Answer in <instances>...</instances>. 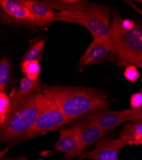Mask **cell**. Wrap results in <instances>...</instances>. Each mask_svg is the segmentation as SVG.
<instances>
[{
  "instance_id": "cell-22",
  "label": "cell",
  "mask_w": 142,
  "mask_h": 160,
  "mask_svg": "<svg viewBox=\"0 0 142 160\" xmlns=\"http://www.w3.org/2000/svg\"><path fill=\"white\" fill-rule=\"evenodd\" d=\"M131 122L142 123V106L137 110H135L130 119Z\"/></svg>"
},
{
  "instance_id": "cell-5",
  "label": "cell",
  "mask_w": 142,
  "mask_h": 160,
  "mask_svg": "<svg viewBox=\"0 0 142 160\" xmlns=\"http://www.w3.org/2000/svg\"><path fill=\"white\" fill-rule=\"evenodd\" d=\"M34 96L38 109V117L33 126L24 135L26 140L44 135L71 122L55 102L42 92H35Z\"/></svg>"
},
{
  "instance_id": "cell-25",
  "label": "cell",
  "mask_w": 142,
  "mask_h": 160,
  "mask_svg": "<svg viewBox=\"0 0 142 160\" xmlns=\"http://www.w3.org/2000/svg\"><path fill=\"white\" fill-rule=\"evenodd\" d=\"M136 65L138 67V68H140V69H142V62H139V63H137L136 64Z\"/></svg>"
},
{
  "instance_id": "cell-14",
  "label": "cell",
  "mask_w": 142,
  "mask_h": 160,
  "mask_svg": "<svg viewBox=\"0 0 142 160\" xmlns=\"http://www.w3.org/2000/svg\"><path fill=\"white\" fill-rule=\"evenodd\" d=\"M39 87L38 79L33 80L27 76L24 77L20 82V87L18 90L12 93L10 99V104L9 110L14 108L15 106L30 93L34 92Z\"/></svg>"
},
{
  "instance_id": "cell-29",
  "label": "cell",
  "mask_w": 142,
  "mask_h": 160,
  "mask_svg": "<svg viewBox=\"0 0 142 160\" xmlns=\"http://www.w3.org/2000/svg\"><path fill=\"white\" fill-rule=\"evenodd\" d=\"M141 93L142 94V88H141Z\"/></svg>"
},
{
  "instance_id": "cell-4",
  "label": "cell",
  "mask_w": 142,
  "mask_h": 160,
  "mask_svg": "<svg viewBox=\"0 0 142 160\" xmlns=\"http://www.w3.org/2000/svg\"><path fill=\"white\" fill-rule=\"evenodd\" d=\"M110 8L104 5L90 3L83 10H62L56 12V21L81 25L88 29L94 39L109 35Z\"/></svg>"
},
{
  "instance_id": "cell-3",
  "label": "cell",
  "mask_w": 142,
  "mask_h": 160,
  "mask_svg": "<svg viewBox=\"0 0 142 160\" xmlns=\"http://www.w3.org/2000/svg\"><path fill=\"white\" fill-rule=\"evenodd\" d=\"M34 93H30L8 110L4 123L0 126V143H5L24 135L33 126L38 117Z\"/></svg>"
},
{
  "instance_id": "cell-11",
  "label": "cell",
  "mask_w": 142,
  "mask_h": 160,
  "mask_svg": "<svg viewBox=\"0 0 142 160\" xmlns=\"http://www.w3.org/2000/svg\"><path fill=\"white\" fill-rule=\"evenodd\" d=\"M71 128L79 137L85 148L104 137L108 132L94 125L85 117L74 122Z\"/></svg>"
},
{
  "instance_id": "cell-19",
  "label": "cell",
  "mask_w": 142,
  "mask_h": 160,
  "mask_svg": "<svg viewBox=\"0 0 142 160\" xmlns=\"http://www.w3.org/2000/svg\"><path fill=\"white\" fill-rule=\"evenodd\" d=\"M10 104V97L5 92H0V126L4 123Z\"/></svg>"
},
{
  "instance_id": "cell-20",
  "label": "cell",
  "mask_w": 142,
  "mask_h": 160,
  "mask_svg": "<svg viewBox=\"0 0 142 160\" xmlns=\"http://www.w3.org/2000/svg\"><path fill=\"white\" fill-rule=\"evenodd\" d=\"M124 77L127 81L135 83L140 78V76L136 67L134 65H130L126 67L124 71Z\"/></svg>"
},
{
  "instance_id": "cell-28",
  "label": "cell",
  "mask_w": 142,
  "mask_h": 160,
  "mask_svg": "<svg viewBox=\"0 0 142 160\" xmlns=\"http://www.w3.org/2000/svg\"><path fill=\"white\" fill-rule=\"evenodd\" d=\"M2 16V12H1V9H0V18H1Z\"/></svg>"
},
{
  "instance_id": "cell-6",
  "label": "cell",
  "mask_w": 142,
  "mask_h": 160,
  "mask_svg": "<svg viewBox=\"0 0 142 160\" xmlns=\"http://www.w3.org/2000/svg\"><path fill=\"white\" fill-rule=\"evenodd\" d=\"M2 19L5 23L12 25H34L33 16L19 0H0Z\"/></svg>"
},
{
  "instance_id": "cell-1",
  "label": "cell",
  "mask_w": 142,
  "mask_h": 160,
  "mask_svg": "<svg viewBox=\"0 0 142 160\" xmlns=\"http://www.w3.org/2000/svg\"><path fill=\"white\" fill-rule=\"evenodd\" d=\"M42 92L52 99L71 121L109 106L105 94L95 88L61 85H44Z\"/></svg>"
},
{
  "instance_id": "cell-21",
  "label": "cell",
  "mask_w": 142,
  "mask_h": 160,
  "mask_svg": "<svg viewBox=\"0 0 142 160\" xmlns=\"http://www.w3.org/2000/svg\"><path fill=\"white\" fill-rule=\"evenodd\" d=\"M130 103L133 110H137L142 106V94L141 92H137L133 94L131 97Z\"/></svg>"
},
{
  "instance_id": "cell-2",
  "label": "cell",
  "mask_w": 142,
  "mask_h": 160,
  "mask_svg": "<svg viewBox=\"0 0 142 160\" xmlns=\"http://www.w3.org/2000/svg\"><path fill=\"white\" fill-rule=\"evenodd\" d=\"M109 37L112 43L111 62L127 67L142 62V22H135L131 30H123L112 21Z\"/></svg>"
},
{
  "instance_id": "cell-12",
  "label": "cell",
  "mask_w": 142,
  "mask_h": 160,
  "mask_svg": "<svg viewBox=\"0 0 142 160\" xmlns=\"http://www.w3.org/2000/svg\"><path fill=\"white\" fill-rule=\"evenodd\" d=\"M22 2L28 8L34 17V26L43 27L56 21V12L41 3L40 1L22 0Z\"/></svg>"
},
{
  "instance_id": "cell-24",
  "label": "cell",
  "mask_w": 142,
  "mask_h": 160,
  "mask_svg": "<svg viewBox=\"0 0 142 160\" xmlns=\"http://www.w3.org/2000/svg\"><path fill=\"white\" fill-rule=\"evenodd\" d=\"M8 149H9V148H7L6 149L3 150L2 152H0V160H11V159H9V158H4V156H5V154H6V152H7V151H8Z\"/></svg>"
},
{
  "instance_id": "cell-8",
  "label": "cell",
  "mask_w": 142,
  "mask_h": 160,
  "mask_svg": "<svg viewBox=\"0 0 142 160\" xmlns=\"http://www.w3.org/2000/svg\"><path fill=\"white\" fill-rule=\"evenodd\" d=\"M112 43L109 35L94 39L83 56L80 58V66H89L100 63L110 57Z\"/></svg>"
},
{
  "instance_id": "cell-17",
  "label": "cell",
  "mask_w": 142,
  "mask_h": 160,
  "mask_svg": "<svg viewBox=\"0 0 142 160\" xmlns=\"http://www.w3.org/2000/svg\"><path fill=\"white\" fill-rule=\"evenodd\" d=\"M10 64L8 57L0 60V92H5L10 78Z\"/></svg>"
},
{
  "instance_id": "cell-7",
  "label": "cell",
  "mask_w": 142,
  "mask_h": 160,
  "mask_svg": "<svg viewBox=\"0 0 142 160\" xmlns=\"http://www.w3.org/2000/svg\"><path fill=\"white\" fill-rule=\"evenodd\" d=\"M134 111L132 108L119 111L102 110L90 113L85 118L97 127L108 131L130 121Z\"/></svg>"
},
{
  "instance_id": "cell-13",
  "label": "cell",
  "mask_w": 142,
  "mask_h": 160,
  "mask_svg": "<svg viewBox=\"0 0 142 160\" xmlns=\"http://www.w3.org/2000/svg\"><path fill=\"white\" fill-rule=\"evenodd\" d=\"M120 139L124 145H142V123L125 124L120 131Z\"/></svg>"
},
{
  "instance_id": "cell-10",
  "label": "cell",
  "mask_w": 142,
  "mask_h": 160,
  "mask_svg": "<svg viewBox=\"0 0 142 160\" xmlns=\"http://www.w3.org/2000/svg\"><path fill=\"white\" fill-rule=\"evenodd\" d=\"M54 149L64 154L67 158H80L85 151L79 137L71 128H65L60 130L59 138Z\"/></svg>"
},
{
  "instance_id": "cell-27",
  "label": "cell",
  "mask_w": 142,
  "mask_h": 160,
  "mask_svg": "<svg viewBox=\"0 0 142 160\" xmlns=\"http://www.w3.org/2000/svg\"><path fill=\"white\" fill-rule=\"evenodd\" d=\"M136 2H138V3H140L142 5V0H138V1H136Z\"/></svg>"
},
{
  "instance_id": "cell-26",
  "label": "cell",
  "mask_w": 142,
  "mask_h": 160,
  "mask_svg": "<svg viewBox=\"0 0 142 160\" xmlns=\"http://www.w3.org/2000/svg\"><path fill=\"white\" fill-rule=\"evenodd\" d=\"M15 160H29V159L25 158H19V159H15ZM36 160H42V159H36Z\"/></svg>"
},
{
  "instance_id": "cell-23",
  "label": "cell",
  "mask_w": 142,
  "mask_h": 160,
  "mask_svg": "<svg viewBox=\"0 0 142 160\" xmlns=\"http://www.w3.org/2000/svg\"><path fill=\"white\" fill-rule=\"evenodd\" d=\"M125 2L128 5H130L133 9H134L136 12H138L140 15H141L142 16V10L140 8L138 7L133 2H131V1H125Z\"/></svg>"
},
{
  "instance_id": "cell-9",
  "label": "cell",
  "mask_w": 142,
  "mask_h": 160,
  "mask_svg": "<svg viewBox=\"0 0 142 160\" xmlns=\"http://www.w3.org/2000/svg\"><path fill=\"white\" fill-rule=\"evenodd\" d=\"M124 146L120 138L102 139L97 142L94 150L84 152L78 160H119L120 150Z\"/></svg>"
},
{
  "instance_id": "cell-16",
  "label": "cell",
  "mask_w": 142,
  "mask_h": 160,
  "mask_svg": "<svg viewBox=\"0 0 142 160\" xmlns=\"http://www.w3.org/2000/svg\"><path fill=\"white\" fill-rule=\"evenodd\" d=\"M21 71L26 76L33 79L37 80L41 74V64L39 60L27 61L21 63Z\"/></svg>"
},
{
  "instance_id": "cell-15",
  "label": "cell",
  "mask_w": 142,
  "mask_h": 160,
  "mask_svg": "<svg viewBox=\"0 0 142 160\" xmlns=\"http://www.w3.org/2000/svg\"><path fill=\"white\" fill-rule=\"evenodd\" d=\"M42 4L51 9L60 11H80L85 10L90 2L84 0H41Z\"/></svg>"
},
{
  "instance_id": "cell-30",
  "label": "cell",
  "mask_w": 142,
  "mask_h": 160,
  "mask_svg": "<svg viewBox=\"0 0 142 160\" xmlns=\"http://www.w3.org/2000/svg\"><path fill=\"white\" fill-rule=\"evenodd\" d=\"M141 82H142V79H141Z\"/></svg>"
},
{
  "instance_id": "cell-18",
  "label": "cell",
  "mask_w": 142,
  "mask_h": 160,
  "mask_svg": "<svg viewBox=\"0 0 142 160\" xmlns=\"http://www.w3.org/2000/svg\"><path fill=\"white\" fill-rule=\"evenodd\" d=\"M45 42V39H41L40 41L36 42L27 52H25L24 55L23 56L21 60V63L27 61L39 60L42 53L43 52Z\"/></svg>"
}]
</instances>
